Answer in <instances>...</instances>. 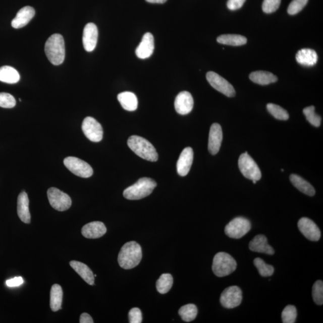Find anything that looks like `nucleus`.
<instances>
[{"label":"nucleus","instance_id":"obj_1","mask_svg":"<svg viewBox=\"0 0 323 323\" xmlns=\"http://www.w3.org/2000/svg\"><path fill=\"white\" fill-rule=\"evenodd\" d=\"M141 247L135 241H130L124 245L118 255L119 265L125 270H131L138 265L141 260Z\"/></svg>","mask_w":323,"mask_h":323},{"label":"nucleus","instance_id":"obj_2","mask_svg":"<svg viewBox=\"0 0 323 323\" xmlns=\"http://www.w3.org/2000/svg\"><path fill=\"white\" fill-rule=\"evenodd\" d=\"M44 51L51 64L55 66L62 64L66 57V48L62 35L59 34L51 35L45 44Z\"/></svg>","mask_w":323,"mask_h":323},{"label":"nucleus","instance_id":"obj_3","mask_svg":"<svg viewBox=\"0 0 323 323\" xmlns=\"http://www.w3.org/2000/svg\"><path fill=\"white\" fill-rule=\"evenodd\" d=\"M128 145L139 157L150 162L157 160L158 154L156 149L146 139L137 135H132L128 139Z\"/></svg>","mask_w":323,"mask_h":323},{"label":"nucleus","instance_id":"obj_4","mask_svg":"<svg viewBox=\"0 0 323 323\" xmlns=\"http://www.w3.org/2000/svg\"><path fill=\"white\" fill-rule=\"evenodd\" d=\"M157 183L150 178L143 177L139 179L134 185L126 189L124 196L129 200H139L145 198L153 192Z\"/></svg>","mask_w":323,"mask_h":323},{"label":"nucleus","instance_id":"obj_5","mask_svg":"<svg viewBox=\"0 0 323 323\" xmlns=\"http://www.w3.org/2000/svg\"><path fill=\"white\" fill-rule=\"evenodd\" d=\"M237 261L230 254L220 252L213 258L212 269L216 276L224 277L233 273L237 269Z\"/></svg>","mask_w":323,"mask_h":323},{"label":"nucleus","instance_id":"obj_6","mask_svg":"<svg viewBox=\"0 0 323 323\" xmlns=\"http://www.w3.org/2000/svg\"><path fill=\"white\" fill-rule=\"evenodd\" d=\"M238 166L242 175L251 180H259L261 173L259 168L247 152L242 154L239 158Z\"/></svg>","mask_w":323,"mask_h":323},{"label":"nucleus","instance_id":"obj_7","mask_svg":"<svg viewBox=\"0 0 323 323\" xmlns=\"http://www.w3.org/2000/svg\"><path fill=\"white\" fill-rule=\"evenodd\" d=\"M251 228V223L246 218H236L226 226L225 232L229 238L240 239L243 237Z\"/></svg>","mask_w":323,"mask_h":323},{"label":"nucleus","instance_id":"obj_8","mask_svg":"<svg viewBox=\"0 0 323 323\" xmlns=\"http://www.w3.org/2000/svg\"><path fill=\"white\" fill-rule=\"evenodd\" d=\"M48 202L52 207L59 211H64L72 206V199L69 195L56 187H51L47 190Z\"/></svg>","mask_w":323,"mask_h":323},{"label":"nucleus","instance_id":"obj_9","mask_svg":"<svg viewBox=\"0 0 323 323\" xmlns=\"http://www.w3.org/2000/svg\"><path fill=\"white\" fill-rule=\"evenodd\" d=\"M65 166L76 176L82 178H89L92 176L93 171L88 163L76 157L69 156L64 160Z\"/></svg>","mask_w":323,"mask_h":323},{"label":"nucleus","instance_id":"obj_10","mask_svg":"<svg viewBox=\"0 0 323 323\" xmlns=\"http://www.w3.org/2000/svg\"><path fill=\"white\" fill-rule=\"evenodd\" d=\"M206 77L213 88L228 97L235 96V90L233 86L224 77L213 72H208Z\"/></svg>","mask_w":323,"mask_h":323},{"label":"nucleus","instance_id":"obj_11","mask_svg":"<svg viewBox=\"0 0 323 323\" xmlns=\"http://www.w3.org/2000/svg\"><path fill=\"white\" fill-rule=\"evenodd\" d=\"M242 300V293L240 287L231 286L222 292L220 301L225 308L232 309L240 305Z\"/></svg>","mask_w":323,"mask_h":323},{"label":"nucleus","instance_id":"obj_12","mask_svg":"<svg viewBox=\"0 0 323 323\" xmlns=\"http://www.w3.org/2000/svg\"><path fill=\"white\" fill-rule=\"evenodd\" d=\"M82 131L85 136L92 142H99L103 137V129L101 124L92 117L84 119L82 126Z\"/></svg>","mask_w":323,"mask_h":323},{"label":"nucleus","instance_id":"obj_13","mask_svg":"<svg viewBox=\"0 0 323 323\" xmlns=\"http://www.w3.org/2000/svg\"><path fill=\"white\" fill-rule=\"evenodd\" d=\"M298 226L300 232L308 240L318 241L320 238V230L312 220L307 218H301L298 222Z\"/></svg>","mask_w":323,"mask_h":323},{"label":"nucleus","instance_id":"obj_14","mask_svg":"<svg viewBox=\"0 0 323 323\" xmlns=\"http://www.w3.org/2000/svg\"><path fill=\"white\" fill-rule=\"evenodd\" d=\"M98 30L96 25L93 23L87 24L83 30V44L87 51H92L95 49L98 41Z\"/></svg>","mask_w":323,"mask_h":323},{"label":"nucleus","instance_id":"obj_15","mask_svg":"<svg viewBox=\"0 0 323 323\" xmlns=\"http://www.w3.org/2000/svg\"><path fill=\"white\" fill-rule=\"evenodd\" d=\"M193 104V97L189 92L187 91L179 93L174 102L176 112L182 115H186L191 112Z\"/></svg>","mask_w":323,"mask_h":323},{"label":"nucleus","instance_id":"obj_16","mask_svg":"<svg viewBox=\"0 0 323 323\" xmlns=\"http://www.w3.org/2000/svg\"><path fill=\"white\" fill-rule=\"evenodd\" d=\"M223 140L221 126L215 123L210 128L208 139V150L211 154H217L221 148Z\"/></svg>","mask_w":323,"mask_h":323},{"label":"nucleus","instance_id":"obj_17","mask_svg":"<svg viewBox=\"0 0 323 323\" xmlns=\"http://www.w3.org/2000/svg\"><path fill=\"white\" fill-rule=\"evenodd\" d=\"M154 48V42L153 35L147 32L142 38L140 44L135 50L136 56L140 59H147L152 56Z\"/></svg>","mask_w":323,"mask_h":323},{"label":"nucleus","instance_id":"obj_18","mask_svg":"<svg viewBox=\"0 0 323 323\" xmlns=\"http://www.w3.org/2000/svg\"><path fill=\"white\" fill-rule=\"evenodd\" d=\"M193 151L191 147H186L182 151L177 163V170L180 176H186L189 173L193 163Z\"/></svg>","mask_w":323,"mask_h":323},{"label":"nucleus","instance_id":"obj_19","mask_svg":"<svg viewBox=\"0 0 323 323\" xmlns=\"http://www.w3.org/2000/svg\"><path fill=\"white\" fill-rule=\"evenodd\" d=\"M106 232L105 226L101 222H93L84 226L82 234L84 237L89 239L101 238Z\"/></svg>","mask_w":323,"mask_h":323},{"label":"nucleus","instance_id":"obj_20","mask_svg":"<svg viewBox=\"0 0 323 323\" xmlns=\"http://www.w3.org/2000/svg\"><path fill=\"white\" fill-rule=\"evenodd\" d=\"M35 15V10L30 6H25L22 8L16 14L12 21L13 28L19 29L23 28L31 21Z\"/></svg>","mask_w":323,"mask_h":323},{"label":"nucleus","instance_id":"obj_21","mask_svg":"<svg viewBox=\"0 0 323 323\" xmlns=\"http://www.w3.org/2000/svg\"><path fill=\"white\" fill-rule=\"evenodd\" d=\"M251 251L270 255L274 254V248L267 243V238L263 235H257L249 244Z\"/></svg>","mask_w":323,"mask_h":323},{"label":"nucleus","instance_id":"obj_22","mask_svg":"<svg viewBox=\"0 0 323 323\" xmlns=\"http://www.w3.org/2000/svg\"><path fill=\"white\" fill-rule=\"evenodd\" d=\"M18 214L19 219L25 224L31 222V214L29 209V199L27 193L22 192L18 198Z\"/></svg>","mask_w":323,"mask_h":323},{"label":"nucleus","instance_id":"obj_23","mask_svg":"<svg viewBox=\"0 0 323 323\" xmlns=\"http://www.w3.org/2000/svg\"><path fill=\"white\" fill-rule=\"evenodd\" d=\"M296 60L303 66L312 67L317 63L318 56L314 50L311 48H303L296 53Z\"/></svg>","mask_w":323,"mask_h":323},{"label":"nucleus","instance_id":"obj_24","mask_svg":"<svg viewBox=\"0 0 323 323\" xmlns=\"http://www.w3.org/2000/svg\"><path fill=\"white\" fill-rule=\"evenodd\" d=\"M70 265L79 275L82 279L89 285L94 284L95 277L91 270L85 263L77 261H72Z\"/></svg>","mask_w":323,"mask_h":323},{"label":"nucleus","instance_id":"obj_25","mask_svg":"<svg viewBox=\"0 0 323 323\" xmlns=\"http://www.w3.org/2000/svg\"><path fill=\"white\" fill-rule=\"evenodd\" d=\"M118 99L122 106L125 111L133 112L138 107V99L134 93L124 92L118 96Z\"/></svg>","mask_w":323,"mask_h":323},{"label":"nucleus","instance_id":"obj_26","mask_svg":"<svg viewBox=\"0 0 323 323\" xmlns=\"http://www.w3.org/2000/svg\"><path fill=\"white\" fill-rule=\"evenodd\" d=\"M291 182L296 188L306 195L313 196L315 195V190L314 187L307 181L296 174H292L290 177Z\"/></svg>","mask_w":323,"mask_h":323},{"label":"nucleus","instance_id":"obj_27","mask_svg":"<svg viewBox=\"0 0 323 323\" xmlns=\"http://www.w3.org/2000/svg\"><path fill=\"white\" fill-rule=\"evenodd\" d=\"M249 77L252 82L260 85H270L278 80L277 77L274 74L264 71H257L251 73Z\"/></svg>","mask_w":323,"mask_h":323},{"label":"nucleus","instance_id":"obj_28","mask_svg":"<svg viewBox=\"0 0 323 323\" xmlns=\"http://www.w3.org/2000/svg\"><path fill=\"white\" fill-rule=\"evenodd\" d=\"M20 80V75L17 70L11 66L0 67V81L2 82L14 84Z\"/></svg>","mask_w":323,"mask_h":323},{"label":"nucleus","instance_id":"obj_29","mask_svg":"<svg viewBox=\"0 0 323 323\" xmlns=\"http://www.w3.org/2000/svg\"><path fill=\"white\" fill-rule=\"evenodd\" d=\"M63 298L62 287L59 284H54L50 290V306L51 310L57 312L61 309Z\"/></svg>","mask_w":323,"mask_h":323},{"label":"nucleus","instance_id":"obj_30","mask_svg":"<svg viewBox=\"0 0 323 323\" xmlns=\"http://www.w3.org/2000/svg\"><path fill=\"white\" fill-rule=\"evenodd\" d=\"M218 43L229 45V46H240L247 43V38L242 35L237 34H225L220 35L217 38Z\"/></svg>","mask_w":323,"mask_h":323},{"label":"nucleus","instance_id":"obj_31","mask_svg":"<svg viewBox=\"0 0 323 323\" xmlns=\"http://www.w3.org/2000/svg\"><path fill=\"white\" fill-rule=\"evenodd\" d=\"M173 284V278L170 274L162 275L156 282V289L158 292L166 294L169 292Z\"/></svg>","mask_w":323,"mask_h":323},{"label":"nucleus","instance_id":"obj_32","mask_svg":"<svg viewBox=\"0 0 323 323\" xmlns=\"http://www.w3.org/2000/svg\"><path fill=\"white\" fill-rule=\"evenodd\" d=\"M179 314L183 321L190 322L196 318L198 314V309L195 305L187 304L181 307Z\"/></svg>","mask_w":323,"mask_h":323},{"label":"nucleus","instance_id":"obj_33","mask_svg":"<svg viewBox=\"0 0 323 323\" xmlns=\"http://www.w3.org/2000/svg\"><path fill=\"white\" fill-rule=\"evenodd\" d=\"M266 107L267 111L269 112L275 118L278 119V120H288L289 118V113L286 110L282 108V106L270 103V104H267Z\"/></svg>","mask_w":323,"mask_h":323},{"label":"nucleus","instance_id":"obj_34","mask_svg":"<svg viewBox=\"0 0 323 323\" xmlns=\"http://www.w3.org/2000/svg\"><path fill=\"white\" fill-rule=\"evenodd\" d=\"M254 264L257 267L260 276L263 277L272 276L274 273V267L267 264L260 258H256L254 260Z\"/></svg>","mask_w":323,"mask_h":323},{"label":"nucleus","instance_id":"obj_35","mask_svg":"<svg viewBox=\"0 0 323 323\" xmlns=\"http://www.w3.org/2000/svg\"><path fill=\"white\" fill-rule=\"evenodd\" d=\"M303 114L310 124L315 127H319L321 125V118L320 116L315 113L314 106H309L303 109Z\"/></svg>","mask_w":323,"mask_h":323},{"label":"nucleus","instance_id":"obj_36","mask_svg":"<svg viewBox=\"0 0 323 323\" xmlns=\"http://www.w3.org/2000/svg\"><path fill=\"white\" fill-rule=\"evenodd\" d=\"M282 317L284 323L295 322L297 318V309L293 305H287L284 309Z\"/></svg>","mask_w":323,"mask_h":323},{"label":"nucleus","instance_id":"obj_37","mask_svg":"<svg viewBox=\"0 0 323 323\" xmlns=\"http://www.w3.org/2000/svg\"><path fill=\"white\" fill-rule=\"evenodd\" d=\"M312 297L314 302L318 305L323 303V283L318 280L314 283L312 287Z\"/></svg>","mask_w":323,"mask_h":323},{"label":"nucleus","instance_id":"obj_38","mask_svg":"<svg viewBox=\"0 0 323 323\" xmlns=\"http://www.w3.org/2000/svg\"><path fill=\"white\" fill-rule=\"evenodd\" d=\"M308 0H292L289 6L287 12L290 15L298 14L305 7Z\"/></svg>","mask_w":323,"mask_h":323},{"label":"nucleus","instance_id":"obj_39","mask_svg":"<svg viewBox=\"0 0 323 323\" xmlns=\"http://www.w3.org/2000/svg\"><path fill=\"white\" fill-rule=\"evenodd\" d=\"M16 99L14 96L8 93H0V106L2 108L12 109L16 105Z\"/></svg>","mask_w":323,"mask_h":323},{"label":"nucleus","instance_id":"obj_40","mask_svg":"<svg viewBox=\"0 0 323 323\" xmlns=\"http://www.w3.org/2000/svg\"><path fill=\"white\" fill-rule=\"evenodd\" d=\"M282 0H264L262 10L266 14H272L279 9Z\"/></svg>","mask_w":323,"mask_h":323},{"label":"nucleus","instance_id":"obj_41","mask_svg":"<svg viewBox=\"0 0 323 323\" xmlns=\"http://www.w3.org/2000/svg\"><path fill=\"white\" fill-rule=\"evenodd\" d=\"M129 319L130 323H141L143 321V316L141 310L138 308H134L129 312Z\"/></svg>","mask_w":323,"mask_h":323},{"label":"nucleus","instance_id":"obj_42","mask_svg":"<svg viewBox=\"0 0 323 323\" xmlns=\"http://www.w3.org/2000/svg\"><path fill=\"white\" fill-rule=\"evenodd\" d=\"M246 0H228L227 3L228 8L231 11H236L241 9Z\"/></svg>","mask_w":323,"mask_h":323},{"label":"nucleus","instance_id":"obj_43","mask_svg":"<svg viewBox=\"0 0 323 323\" xmlns=\"http://www.w3.org/2000/svg\"><path fill=\"white\" fill-rule=\"evenodd\" d=\"M24 283V280L21 277H15L6 281V285L9 287H18L22 285Z\"/></svg>","mask_w":323,"mask_h":323},{"label":"nucleus","instance_id":"obj_44","mask_svg":"<svg viewBox=\"0 0 323 323\" xmlns=\"http://www.w3.org/2000/svg\"><path fill=\"white\" fill-rule=\"evenodd\" d=\"M80 323H93V320L91 316L87 313H83L80 317Z\"/></svg>","mask_w":323,"mask_h":323},{"label":"nucleus","instance_id":"obj_45","mask_svg":"<svg viewBox=\"0 0 323 323\" xmlns=\"http://www.w3.org/2000/svg\"><path fill=\"white\" fill-rule=\"evenodd\" d=\"M145 2L152 3V4H164L167 2V0H145Z\"/></svg>","mask_w":323,"mask_h":323},{"label":"nucleus","instance_id":"obj_46","mask_svg":"<svg viewBox=\"0 0 323 323\" xmlns=\"http://www.w3.org/2000/svg\"><path fill=\"white\" fill-rule=\"evenodd\" d=\"M252 181H253V183L254 184H256V182H257V181H256V180H252Z\"/></svg>","mask_w":323,"mask_h":323}]
</instances>
